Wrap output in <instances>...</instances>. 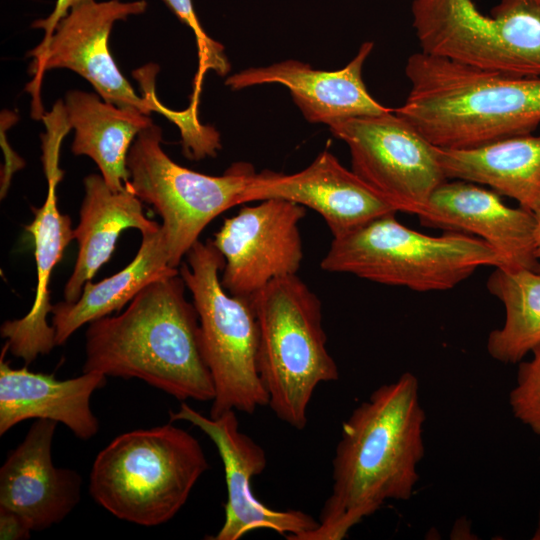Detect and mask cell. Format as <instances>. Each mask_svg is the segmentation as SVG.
<instances>
[{
	"mask_svg": "<svg viewBox=\"0 0 540 540\" xmlns=\"http://www.w3.org/2000/svg\"><path fill=\"white\" fill-rule=\"evenodd\" d=\"M185 287L180 273L161 278L122 313L89 323L83 372L137 378L182 402L212 401L215 389L199 317Z\"/></svg>",
	"mask_w": 540,
	"mask_h": 540,
	"instance_id": "2",
	"label": "cell"
},
{
	"mask_svg": "<svg viewBox=\"0 0 540 540\" xmlns=\"http://www.w3.org/2000/svg\"><path fill=\"white\" fill-rule=\"evenodd\" d=\"M405 73L411 88L395 113L440 149L480 147L531 134L540 124V77L485 70L422 51Z\"/></svg>",
	"mask_w": 540,
	"mask_h": 540,
	"instance_id": "3",
	"label": "cell"
},
{
	"mask_svg": "<svg viewBox=\"0 0 540 540\" xmlns=\"http://www.w3.org/2000/svg\"><path fill=\"white\" fill-rule=\"evenodd\" d=\"M56 179H48V192L40 208L32 207L34 218L25 226L34 240L37 285L35 299L28 313L20 319L7 320L0 334L9 351L30 364L39 355L48 354L55 344V332L47 322L51 313L49 281L53 269L62 259L65 248L74 239L71 218L57 207Z\"/></svg>",
	"mask_w": 540,
	"mask_h": 540,
	"instance_id": "19",
	"label": "cell"
},
{
	"mask_svg": "<svg viewBox=\"0 0 540 540\" xmlns=\"http://www.w3.org/2000/svg\"><path fill=\"white\" fill-rule=\"evenodd\" d=\"M533 539L540 540V506H539V511H538L537 525H536L535 533L533 535Z\"/></svg>",
	"mask_w": 540,
	"mask_h": 540,
	"instance_id": "30",
	"label": "cell"
},
{
	"mask_svg": "<svg viewBox=\"0 0 540 540\" xmlns=\"http://www.w3.org/2000/svg\"><path fill=\"white\" fill-rule=\"evenodd\" d=\"M209 469L198 440L171 423L115 437L96 456L89 493L118 519L153 527L171 520Z\"/></svg>",
	"mask_w": 540,
	"mask_h": 540,
	"instance_id": "4",
	"label": "cell"
},
{
	"mask_svg": "<svg viewBox=\"0 0 540 540\" xmlns=\"http://www.w3.org/2000/svg\"><path fill=\"white\" fill-rule=\"evenodd\" d=\"M259 327L258 371L268 406L303 430L317 386L339 378L327 349L321 302L295 274L270 282L252 297Z\"/></svg>",
	"mask_w": 540,
	"mask_h": 540,
	"instance_id": "5",
	"label": "cell"
},
{
	"mask_svg": "<svg viewBox=\"0 0 540 540\" xmlns=\"http://www.w3.org/2000/svg\"><path fill=\"white\" fill-rule=\"evenodd\" d=\"M425 420L419 382L410 372L355 407L342 424L319 525L301 540H342L386 501L409 500L425 454Z\"/></svg>",
	"mask_w": 540,
	"mask_h": 540,
	"instance_id": "1",
	"label": "cell"
},
{
	"mask_svg": "<svg viewBox=\"0 0 540 540\" xmlns=\"http://www.w3.org/2000/svg\"><path fill=\"white\" fill-rule=\"evenodd\" d=\"M535 228H534V251L538 261V271H540V206L534 211Z\"/></svg>",
	"mask_w": 540,
	"mask_h": 540,
	"instance_id": "29",
	"label": "cell"
},
{
	"mask_svg": "<svg viewBox=\"0 0 540 540\" xmlns=\"http://www.w3.org/2000/svg\"><path fill=\"white\" fill-rule=\"evenodd\" d=\"M141 234L136 256L125 268L97 283L86 282L75 302L52 306L56 345H63L84 324L121 310L148 284L179 273L169 265L161 225Z\"/></svg>",
	"mask_w": 540,
	"mask_h": 540,
	"instance_id": "23",
	"label": "cell"
},
{
	"mask_svg": "<svg viewBox=\"0 0 540 540\" xmlns=\"http://www.w3.org/2000/svg\"><path fill=\"white\" fill-rule=\"evenodd\" d=\"M63 105L67 125L75 131L72 152L93 159L113 191L125 190L129 150L137 135L153 124L150 116L80 90L68 91Z\"/></svg>",
	"mask_w": 540,
	"mask_h": 540,
	"instance_id": "21",
	"label": "cell"
},
{
	"mask_svg": "<svg viewBox=\"0 0 540 540\" xmlns=\"http://www.w3.org/2000/svg\"><path fill=\"white\" fill-rule=\"evenodd\" d=\"M488 291L505 307V322L491 331L487 352L496 361L518 364L540 345V271L495 267Z\"/></svg>",
	"mask_w": 540,
	"mask_h": 540,
	"instance_id": "24",
	"label": "cell"
},
{
	"mask_svg": "<svg viewBox=\"0 0 540 540\" xmlns=\"http://www.w3.org/2000/svg\"><path fill=\"white\" fill-rule=\"evenodd\" d=\"M305 214L302 205L271 198L225 219L212 240L224 258L223 288L252 298L273 280L295 275L303 260L299 223Z\"/></svg>",
	"mask_w": 540,
	"mask_h": 540,
	"instance_id": "12",
	"label": "cell"
},
{
	"mask_svg": "<svg viewBox=\"0 0 540 540\" xmlns=\"http://www.w3.org/2000/svg\"><path fill=\"white\" fill-rule=\"evenodd\" d=\"M6 342L0 357V435L27 419H49L64 424L75 436L88 440L99 430L90 398L106 384L99 372H83L67 380L52 374L15 369L4 360Z\"/></svg>",
	"mask_w": 540,
	"mask_h": 540,
	"instance_id": "18",
	"label": "cell"
},
{
	"mask_svg": "<svg viewBox=\"0 0 540 540\" xmlns=\"http://www.w3.org/2000/svg\"><path fill=\"white\" fill-rule=\"evenodd\" d=\"M329 127L347 144L353 172L398 211L420 216L433 192L448 180L439 148L393 109Z\"/></svg>",
	"mask_w": 540,
	"mask_h": 540,
	"instance_id": "11",
	"label": "cell"
},
{
	"mask_svg": "<svg viewBox=\"0 0 540 540\" xmlns=\"http://www.w3.org/2000/svg\"><path fill=\"white\" fill-rule=\"evenodd\" d=\"M395 214L333 238L321 268L430 292L452 289L480 267H505L500 254L478 237L460 232L426 235L401 224Z\"/></svg>",
	"mask_w": 540,
	"mask_h": 540,
	"instance_id": "6",
	"label": "cell"
},
{
	"mask_svg": "<svg viewBox=\"0 0 540 540\" xmlns=\"http://www.w3.org/2000/svg\"><path fill=\"white\" fill-rule=\"evenodd\" d=\"M531 354L529 360L518 363L509 406L514 418L540 436V345Z\"/></svg>",
	"mask_w": 540,
	"mask_h": 540,
	"instance_id": "25",
	"label": "cell"
},
{
	"mask_svg": "<svg viewBox=\"0 0 540 540\" xmlns=\"http://www.w3.org/2000/svg\"><path fill=\"white\" fill-rule=\"evenodd\" d=\"M447 179L489 186L531 211L540 206V136L519 135L480 147L439 148Z\"/></svg>",
	"mask_w": 540,
	"mask_h": 540,
	"instance_id": "22",
	"label": "cell"
},
{
	"mask_svg": "<svg viewBox=\"0 0 540 540\" xmlns=\"http://www.w3.org/2000/svg\"><path fill=\"white\" fill-rule=\"evenodd\" d=\"M423 53L480 69L540 77V2L501 0L482 13L473 0H413Z\"/></svg>",
	"mask_w": 540,
	"mask_h": 540,
	"instance_id": "9",
	"label": "cell"
},
{
	"mask_svg": "<svg viewBox=\"0 0 540 540\" xmlns=\"http://www.w3.org/2000/svg\"><path fill=\"white\" fill-rule=\"evenodd\" d=\"M83 183L80 220L74 229L78 255L64 288L67 302H75L86 282L109 261L122 231L135 228L143 233L160 227L144 215L141 200L126 188L113 191L101 174H90Z\"/></svg>",
	"mask_w": 540,
	"mask_h": 540,
	"instance_id": "20",
	"label": "cell"
},
{
	"mask_svg": "<svg viewBox=\"0 0 540 540\" xmlns=\"http://www.w3.org/2000/svg\"><path fill=\"white\" fill-rule=\"evenodd\" d=\"M161 140V128L155 124L137 135L127 156L125 188L161 217L169 265L178 268L213 219L243 204V193L256 172L247 163L233 164L220 176L192 171L175 163L162 150Z\"/></svg>",
	"mask_w": 540,
	"mask_h": 540,
	"instance_id": "10",
	"label": "cell"
},
{
	"mask_svg": "<svg viewBox=\"0 0 540 540\" xmlns=\"http://www.w3.org/2000/svg\"><path fill=\"white\" fill-rule=\"evenodd\" d=\"M177 18L192 29L198 47L199 69L194 79V93L191 104L197 106L198 93L204 74L212 70L225 76L230 70V63L224 53V47L211 39L203 30L192 0H163Z\"/></svg>",
	"mask_w": 540,
	"mask_h": 540,
	"instance_id": "26",
	"label": "cell"
},
{
	"mask_svg": "<svg viewBox=\"0 0 540 540\" xmlns=\"http://www.w3.org/2000/svg\"><path fill=\"white\" fill-rule=\"evenodd\" d=\"M536 1L540 2V0H536Z\"/></svg>",
	"mask_w": 540,
	"mask_h": 540,
	"instance_id": "31",
	"label": "cell"
},
{
	"mask_svg": "<svg viewBox=\"0 0 540 540\" xmlns=\"http://www.w3.org/2000/svg\"><path fill=\"white\" fill-rule=\"evenodd\" d=\"M418 217L422 226L472 234L484 240L500 254L506 269L538 271L534 212L507 206L493 190L463 180H446Z\"/></svg>",
	"mask_w": 540,
	"mask_h": 540,
	"instance_id": "15",
	"label": "cell"
},
{
	"mask_svg": "<svg viewBox=\"0 0 540 540\" xmlns=\"http://www.w3.org/2000/svg\"><path fill=\"white\" fill-rule=\"evenodd\" d=\"M91 0H57L51 14L45 19H38L33 22L32 27L44 31L41 44L46 43L52 36L57 24L69 13V11L84 2Z\"/></svg>",
	"mask_w": 540,
	"mask_h": 540,
	"instance_id": "28",
	"label": "cell"
},
{
	"mask_svg": "<svg viewBox=\"0 0 540 540\" xmlns=\"http://www.w3.org/2000/svg\"><path fill=\"white\" fill-rule=\"evenodd\" d=\"M146 8L145 0H91L73 7L57 24L51 38L28 53L34 57L30 69L34 77L27 86L33 96V117L44 116L40 101L44 73L66 68L85 78L105 102L120 108L135 109L149 116L153 111L161 113L179 127L182 138L195 136L201 123L193 109L171 110L157 99V66L148 65L134 72L142 86L143 93L139 96L111 56L108 40L113 24L131 15L141 14Z\"/></svg>",
	"mask_w": 540,
	"mask_h": 540,
	"instance_id": "8",
	"label": "cell"
},
{
	"mask_svg": "<svg viewBox=\"0 0 540 540\" xmlns=\"http://www.w3.org/2000/svg\"><path fill=\"white\" fill-rule=\"evenodd\" d=\"M171 421H187L200 429L215 444L223 463L227 488L225 518L211 540H239L248 533L266 529L287 540H301L315 530L319 522L301 510H274L259 501L251 481L266 468L264 449L240 430L235 410L218 417L204 416L184 401L177 411H170Z\"/></svg>",
	"mask_w": 540,
	"mask_h": 540,
	"instance_id": "13",
	"label": "cell"
},
{
	"mask_svg": "<svg viewBox=\"0 0 540 540\" xmlns=\"http://www.w3.org/2000/svg\"><path fill=\"white\" fill-rule=\"evenodd\" d=\"M56 426L55 421L36 419L0 468V506L23 516L33 531L60 523L81 497L78 472L53 463Z\"/></svg>",
	"mask_w": 540,
	"mask_h": 540,
	"instance_id": "16",
	"label": "cell"
},
{
	"mask_svg": "<svg viewBox=\"0 0 540 540\" xmlns=\"http://www.w3.org/2000/svg\"><path fill=\"white\" fill-rule=\"evenodd\" d=\"M179 273L199 317L203 354L215 395L211 417L235 410L253 414L268 406L258 371L259 327L252 298L229 294L222 286L224 258L212 240L197 241Z\"/></svg>",
	"mask_w": 540,
	"mask_h": 540,
	"instance_id": "7",
	"label": "cell"
},
{
	"mask_svg": "<svg viewBox=\"0 0 540 540\" xmlns=\"http://www.w3.org/2000/svg\"><path fill=\"white\" fill-rule=\"evenodd\" d=\"M373 47V42L363 43L356 56L337 71L315 70L297 60H285L242 70L229 76L225 84L233 90L262 84L284 85L311 123L331 126L348 118L381 114L390 108L370 96L362 79L363 65Z\"/></svg>",
	"mask_w": 540,
	"mask_h": 540,
	"instance_id": "17",
	"label": "cell"
},
{
	"mask_svg": "<svg viewBox=\"0 0 540 540\" xmlns=\"http://www.w3.org/2000/svg\"><path fill=\"white\" fill-rule=\"evenodd\" d=\"M279 198L311 208L322 216L333 238L348 234L397 208L345 168L328 150L305 169L282 174L256 173L247 185L242 203Z\"/></svg>",
	"mask_w": 540,
	"mask_h": 540,
	"instance_id": "14",
	"label": "cell"
},
{
	"mask_svg": "<svg viewBox=\"0 0 540 540\" xmlns=\"http://www.w3.org/2000/svg\"><path fill=\"white\" fill-rule=\"evenodd\" d=\"M32 528L16 511L0 506V539L24 540L30 537Z\"/></svg>",
	"mask_w": 540,
	"mask_h": 540,
	"instance_id": "27",
	"label": "cell"
}]
</instances>
